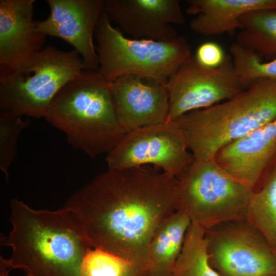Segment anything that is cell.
<instances>
[{
    "label": "cell",
    "instance_id": "1",
    "mask_svg": "<svg viewBox=\"0 0 276 276\" xmlns=\"http://www.w3.org/2000/svg\"><path fill=\"white\" fill-rule=\"evenodd\" d=\"M179 206L178 179L144 165L108 169L75 192L63 207L92 248L134 262L147 273L150 243Z\"/></svg>",
    "mask_w": 276,
    "mask_h": 276
},
{
    "label": "cell",
    "instance_id": "2",
    "mask_svg": "<svg viewBox=\"0 0 276 276\" xmlns=\"http://www.w3.org/2000/svg\"><path fill=\"white\" fill-rule=\"evenodd\" d=\"M10 221L12 228L1 241L12 249L8 259L11 269H22L27 276H80L91 247L67 210H35L14 198Z\"/></svg>",
    "mask_w": 276,
    "mask_h": 276
},
{
    "label": "cell",
    "instance_id": "3",
    "mask_svg": "<svg viewBox=\"0 0 276 276\" xmlns=\"http://www.w3.org/2000/svg\"><path fill=\"white\" fill-rule=\"evenodd\" d=\"M44 118L67 142L89 157L108 153L126 135L118 120L110 83L98 71L85 70L66 83Z\"/></svg>",
    "mask_w": 276,
    "mask_h": 276
},
{
    "label": "cell",
    "instance_id": "4",
    "mask_svg": "<svg viewBox=\"0 0 276 276\" xmlns=\"http://www.w3.org/2000/svg\"><path fill=\"white\" fill-rule=\"evenodd\" d=\"M276 119V80H262L237 96L174 121L194 158L209 160L230 143ZM173 122V121H172Z\"/></svg>",
    "mask_w": 276,
    "mask_h": 276
},
{
    "label": "cell",
    "instance_id": "5",
    "mask_svg": "<svg viewBox=\"0 0 276 276\" xmlns=\"http://www.w3.org/2000/svg\"><path fill=\"white\" fill-rule=\"evenodd\" d=\"M94 36L99 72L109 83L125 75L168 81L192 55L189 42L181 35L169 42L127 38L112 26L103 12Z\"/></svg>",
    "mask_w": 276,
    "mask_h": 276
},
{
    "label": "cell",
    "instance_id": "6",
    "mask_svg": "<svg viewBox=\"0 0 276 276\" xmlns=\"http://www.w3.org/2000/svg\"><path fill=\"white\" fill-rule=\"evenodd\" d=\"M85 70L75 49L45 46L29 62L0 78V112L43 118L59 90Z\"/></svg>",
    "mask_w": 276,
    "mask_h": 276
},
{
    "label": "cell",
    "instance_id": "7",
    "mask_svg": "<svg viewBox=\"0 0 276 276\" xmlns=\"http://www.w3.org/2000/svg\"><path fill=\"white\" fill-rule=\"evenodd\" d=\"M178 210L205 231L245 221L251 191L225 171L214 158H194L177 179Z\"/></svg>",
    "mask_w": 276,
    "mask_h": 276
},
{
    "label": "cell",
    "instance_id": "8",
    "mask_svg": "<svg viewBox=\"0 0 276 276\" xmlns=\"http://www.w3.org/2000/svg\"><path fill=\"white\" fill-rule=\"evenodd\" d=\"M188 149L182 130L174 121L165 122L126 133L105 160L108 169L151 165L178 179L194 159Z\"/></svg>",
    "mask_w": 276,
    "mask_h": 276
},
{
    "label": "cell",
    "instance_id": "9",
    "mask_svg": "<svg viewBox=\"0 0 276 276\" xmlns=\"http://www.w3.org/2000/svg\"><path fill=\"white\" fill-rule=\"evenodd\" d=\"M169 113L167 122L192 111L231 99L243 91L232 57L226 55L217 67L201 64L194 55L168 79Z\"/></svg>",
    "mask_w": 276,
    "mask_h": 276
},
{
    "label": "cell",
    "instance_id": "10",
    "mask_svg": "<svg viewBox=\"0 0 276 276\" xmlns=\"http://www.w3.org/2000/svg\"><path fill=\"white\" fill-rule=\"evenodd\" d=\"M209 262L220 276H276V251L245 221L205 231Z\"/></svg>",
    "mask_w": 276,
    "mask_h": 276
},
{
    "label": "cell",
    "instance_id": "11",
    "mask_svg": "<svg viewBox=\"0 0 276 276\" xmlns=\"http://www.w3.org/2000/svg\"><path fill=\"white\" fill-rule=\"evenodd\" d=\"M110 88L118 120L126 134L167 122V81L125 75L110 83Z\"/></svg>",
    "mask_w": 276,
    "mask_h": 276
},
{
    "label": "cell",
    "instance_id": "12",
    "mask_svg": "<svg viewBox=\"0 0 276 276\" xmlns=\"http://www.w3.org/2000/svg\"><path fill=\"white\" fill-rule=\"evenodd\" d=\"M103 12L135 39L171 41L178 36L172 25L185 22L178 0H103Z\"/></svg>",
    "mask_w": 276,
    "mask_h": 276
},
{
    "label": "cell",
    "instance_id": "13",
    "mask_svg": "<svg viewBox=\"0 0 276 276\" xmlns=\"http://www.w3.org/2000/svg\"><path fill=\"white\" fill-rule=\"evenodd\" d=\"M49 17L36 21L46 36L61 38L71 44L87 70L98 71L99 58L93 36L103 12V0H47Z\"/></svg>",
    "mask_w": 276,
    "mask_h": 276
},
{
    "label": "cell",
    "instance_id": "14",
    "mask_svg": "<svg viewBox=\"0 0 276 276\" xmlns=\"http://www.w3.org/2000/svg\"><path fill=\"white\" fill-rule=\"evenodd\" d=\"M214 159L251 192L258 191L276 163V119L224 146Z\"/></svg>",
    "mask_w": 276,
    "mask_h": 276
},
{
    "label": "cell",
    "instance_id": "15",
    "mask_svg": "<svg viewBox=\"0 0 276 276\" xmlns=\"http://www.w3.org/2000/svg\"><path fill=\"white\" fill-rule=\"evenodd\" d=\"M34 0L0 1V78L31 61L46 35L33 19Z\"/></svg>",
    "mask_w": 276,
    "mask_h": 276
},
{
    "label": "cell",
    "instance_id": "16",
    "mask_svg": "<svg viewBox=\"0 0 276 276\" xmlns=\"http://www.w3.org/2000/svg\"><path fill=\"white\" fill-rule=\"evenodd\" d=\"M185 12L196 15L190 22L194 32L205 36L241 30L240 18L252 11L276 9V0H187Z\"/></svg>",
    "mask_w": 276,
    "mask_h": 276
},
{
    "label": "cell",
    "instance_id": "17",
    "mask_svg": "<svg viewBox=\"0 0 276 276\" xmlns=\"http://www.w3.org/2000/svg\"><path fill=\"white\" fill-rule=\"evenodd\" d=\"M191 222L185 212L178 210L162 225L149 245L147 276H172Z\"/></svg>",
    "mask_w": 276,
    "mask_h": 276
},
{
    "label": "cell",
    "instance_id": "18",
    "mask_svg": "<svg viewBox=\"0 0 276 276\" xmlns=\"http://www.w3.org/2000/svg\"><path fill=\"white\" fill-rule=\"evenodd\" d=\"M240 21L241 29L236 42L262 59L276 58V9L247 12L241 16Z\"/></svg>",
    "mask_w": 276,
    "mask_h": 276
},
{
    "label": "cell",
    "instance_id": "19",
    "mask_svg": "<svg viewBox=\"0 0 276 276\" xmlns=\"http://www.w3.org/2000/svg\"><path fill=\"white\" fill-rule=\"evenodd\" d=\"M245 221L276 251V163L261 188L251 192Z\"/></svg>",
    "mask_w": 276,
    "mask_h": 276
},
{
    "label": "cell",
    "instance_id": "20",
    "mask_svg": "<svg viewBox=\"0 0 276 276\" xmlns=\"http://www.w3.org/2000/svg\"><path fill=\"white\" fill-rule=\"evenodd\" d=\"M205 231L191 222L172 276H220L209 262Z\"/></svg>",
    "mask_w": 276,
    "mask_h": 276
},
{
    "label": "cell",
    "instance_id": "21",
    "mask_svg": "<svg viewBox=\"0 0 276 276\" xmlns=\"http://www.w3.org/2000/svg\"><path fill=\"white\" fill-rule=\"evenodd\" d=\"M80 276H147V272L134 262L90 247L81 263Z\"/></svg>",
    "mask_w": 276,
    "mask_h": 276
},
{
    "label": "cell",
    "instance_id": "22",
    "mask_svg": "<svg viewBox=\"0 0 276 276\" xmlns=\"http://www.w3.org/2000/svg\"><path fill=\"white\" fill-rule=\"evenodd\" d=\"M229 53L244 90L263 80H276V58L263 62L254 52L236 42L231 45Z\"/></svg>",
    "mask_w": 276,
    "mask_h": 276
},
{
    "label": "cell",
    "instance_id": "23",
    "mask_svg": "<svg viewBox=\"0 0 276 276\" xmlns=\"http://www.w3.org/2000/svg\"><path fill=\"white\" fill-rule=\"evenodd\" d=\"M21 117L11 112H0V169L7 180L17 153V139L21 131L29 125V122Z\"/></svg>",
    "mask_w": 276,
    "mask_h": 276
},
{
    "label": "cell",
    "instance_id": "24",
    "mask_svg": "<svg viewBox=\"0 0 276 276\" xmlns=\"http://www.w3.org/2000/svg\"><path fill=\"white\" fill-rule=\"evenodd\" d=\"M225 55L221 47L216 42L208 41L201 44L195 55L197 60L206 66L216 68L223 61Z\"/></svg>",
    "mask_w": 276,
    "mask_h": 276
},
{
    "label": "cell",
    "instance_id": "25",
    "mask_svg": "<svg viewBox=\"0 0 276 276\" xmlns=\"http://www.w3.org/2000/svg\"><path fill=\"white\" fill-rule=\"evenodd\" d=\"M8 259H4L1 256L0 258V276H8L9 272L11 270Z\"/></svg>",
    "mask_w": 276,
    "mask_h": 276
}]
</instances>
